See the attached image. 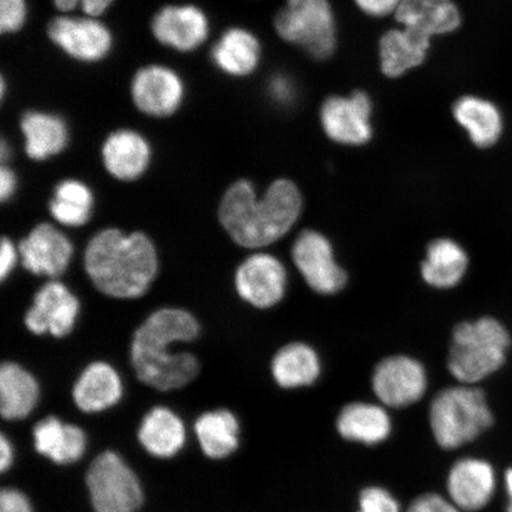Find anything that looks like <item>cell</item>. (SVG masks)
Listing matches in <instances>:
<instances>
[{
  "mask_svg": "<svg viewBox=\"0 0 512 512\" xmlns=\"http://www.w3.org/2000/svg\"><path fill=\"white\" fill-rule=\"evenodd\" d=\"M10 157V150L8 144H6L5 140L2 142V147H0V158H2V162L6 163V160Z\"/></svg>",
  "mask_w": 512,
  "mask_h": 512,
  "instance_id": "44",
  "label": "cell"
},
{
  "mask_svg": "<svg viewBox=\"0 0 512 512\" xmlns=\"http://www.w3.org/2000/svg\"><path fill=\"white\" fill-rule=\"evenodd\" d=\"M18 252L10 239L3 238L2 245H0V279L3 281L14 271L17 265Z\"/></svg>",
  "mask_w": 512,
  "mask_h": 512,
  "instance_id": "39",
  "label": "cell"
},
{
  "mask_svg": "<svg viewBox=\"0 0 512 512\" xmlns=\"http://www.w3.org/2000/svg\"><path fill=\"white\" fill-rule=\"evenodd\" d=\"M17 189V177L9 166H2L0 169V198L3 202L9 201Z\"/></svg>",
  "mask_w": 512,
  "mask_h": 512,
  "instance_id": "41",
  "label": "cell"
},
{
  "mask_svg": "<svg viewBox=\"0 0 512 512\" xmlns=\"http://www.w3.org/2000/svg\"><path fill=\"white\" fill-rule=\"evenodd\" d=\"M27 19L25 0H0V31L14 34L22 29Z\"/></svg>",
  "mask_w": 512,
  "mask_h": 512,
  "instance_id": "34",
  "label": "cell"
},
{
  "mask_svg": "<svg viewBox=\"0 0 512 512\" xmlns=\"http://www.w3.org/2000/svg\"><path fill=\"white\" fill-rule=\"evenodd\" d=\"M431 38L409 29L390 30L380 41L381 68L388 78H399L426 60Z\"/></svg>",
  "mask_w": 512,
  "mask_h": 512,
  "instance_id": "25",
  "label": "cell"
},
{
  "mask_svg": "<svg viewBox=\"0 0 512 512\" xmlns=\"http://www.w3.org/2000/svg\"><path fill=\"white\" fill-rule=\"evenodd\" d=\"M287 273L275 256L258 253L249 256L235 274L239 296L256 309H270L284 298Z\"/></svg>",
  "mask_w": 512,
  "mask_h": 512,
  "instance_id": "12",
  "label": "cell"
},
{
  "mask_svg": "<svg viewBox=\"0 0 512 512\" xmlns=\"http://www.w3.org/2000/svg\"><path fill=\"white\" fill-rule=\"evenodd\" d=\"M511 338L497 319L464 322L453 331L448 369L463 384H475L495 374L507 361Z\"/></svg>",
  "mask_w": 512,
  "mask_h": 512,
  "instance_id": "4",
  "label": "cell"
},
{
  "mask_svg": "<svg viewBox=\"0 0 512 512\" xmlns=\"http://www.w3.org/2000/svg\"><path fill=\"white\" fill-rule=\"evenodd\" d=\"M453 115L479 149H489L502 137L503 115L494 102L475 95H465L454 104Z\"/></svg>",
  "mask_w": 512,
  "mask_h": 512,
  "instance_id": "22",
  "label": "cell"
},
{
  "mask_svg": "<svg viewBox=\"0 0 512 512\" xmlns=\"http://www.w3.org/2000/svg\"><path fill=\"white\" fill-rule=\"evenodd\" d=\"M467 266L469 258L462 246L450 239H438L427 247L421 274L428 285L447 290L463 280Z\"/></svg>",
  "mask_w": 512,
  "mask_h": 512,
  "instance_id": "29",
  "label": "cell"
},
{
  "mask_svg": "<svg viewBox=\"0 0 512 512\" xmlns=\"http://www.w3.org/2000/svg\"><path fill=\"white\" fill-rule=\"evenodd\" d=\"M302 209V194L288 179L273 182L262 197L256 196L251 182L241 179L223 195L219 217L224 230L239 246L261 248L290 232Z\"/></svg>",
  "mask_w": 512,
  "mask_h": 512,
  "instance_id": "2",
  "label": "cell"
},
{
  "mask_svg": "<svg viewBox=\"0 0 512 512\" xmlns=\"http://www.w3.org/2000/svg\"><path fill=\"white\" fill-rule=\"evenodd\" d=\"M373 105L369 96L361 91L349 98L331 96L320 110L323 130L338 144L360 146L367 144L373 136L371 128Z\"/></svg>",
  "mask_w": 512,
  "mask_h": 512,
  "instance_id": "11",
  "label": "cell"
},
{
  "mask_svg": "<svg viewBox=\"0 0 512 512\" xmlns=\"http://www.w3.org/2000/svg\"><path fill=\"white\" fill-rule=\"evenodd\" d=\"M505 489L508 495L507 512H512V467L505 472Z\"/></svg>",
  "mask_w": 512,
  "mask_h": 512,
  "instance_id": "43",
  "label": "cell"
},
{
  "mask_svg": "<svg viewBox=\"0 0 512 512\" xmlns=\"http://www.w3.org/2000/svg\"><path fill=\"white\" fill-rule=\"evenodd\" d=\"M358 512H400V504L388 490L369 486L361 492Z\"/></svg>",
  "mask_w": 512,
  "mask_h": 512,
  "instance_id": "33",
  "label": "cell"
},
{
  "mask_svg": "<svg viewBox=\"0 0 512 512\" xmlns=\"http://www.w3.org/2000/svg\"><path fill=\"white\" fill-rule=\"evenodd\" d=\"M14 462V448L5 434L0 435V471L6 472Z\"/></svg>",
  "mask_w": 512,
  "mask_h": 512,
  "instance_id": "42",
  "label": "cell"
},
{
  "mask_svg": "<svg viewBox=\"0 0 512 512\" xmlns=\"http://www.w3.org/2000/svg\"><path fill=\"white\" fill-rule=\"evenodd\" d=\"M274 24L284 41L303 48L313 59L334 54L336 23L328 0H287Z\"/></svg>",
  "mask_w": 512,
  "mask_h": 512,
  "instance_id": "6",
  "label": "cell"
},
{
  "mask_svg": "<svg viewBox=\"0 0 512 512\" xmlns=\"http://www.w3.org/2000/svg\"><path fill=\"white\" fill-rule=\"evenodd\" d=\"M54 3L57 9L64 12L72 11L80 5L85 14L98 17L110 8L113 0H54Z\"/></svg>",
  "mask_w": 512,
  "mask_h": 512,
  "instance_id": "36",
  "label": "cell"
},
{
  "mask_svg": "<svg viewBox=\"0 0 512 512\" xmlns=\"http://www.w3.org/2000/svg\"><path fill=\"white\" fill-rule=\"evenodd\" d=\"M48 35L64 53L82 62L104 59L112 49V34L91 18L57 17L49 23Z\"/></svg>",
  "mask_w": 512,
  "mask_h": 512,
  "instance_id": "13",
  "label": "cell"
},
{
  "mask_svg": "<svg viewBox=\"0 0 512 512\" xmlns=\"http://www.w3.org/2000/svg\"><path fill=\"white\" fill-rule=\"evenodd\" d=\"M402 0H355L358 8L369 16L383 17L399 9Z\"/></svg>",
  "mask_w": 512,
  "mask_h": 512,
  "instance_id": "38",
  "label": "cell"
},
{
  "mask_svg": "<svg viewBox=\"0 0 512 512\" xmlns=\"http://www.w3.org/2000/svg\"><path fill=\"white\" fill-rule=\"evenodd\" d=\"M86 484L95 512H136L142 507V485L117 453L99 454L89 466Z\"/></svg>",
  "mask_w": 512,
  "mask_h": 512,
  "instance_id": "7",
  "label": "cell"
},
{
  "mask_svg": "<svg viewBox=\"0 0 512 512\" xmlns=\"http://www.w3.org/2000/svg\"><path fill=\"white\" fill-rule=\"evenodd\" d=\"M261 47L252 32L245 29H229L211 50V60L223 73L247 76L259 66Z\"/></svg>",
  "mask_w": 512,
  "mask_h": 512,
  "instance_id": "28",
  "label": "cell"
},
{
  "mask_svg": "<svg viewBox=\"0 0 512 512\" xmlns=\"http://www.w3.org/2000/svg\"><path fill=\"white\" fill-rule=\"evenodd\" d=\"M430 424L439 446L456 450L488 431L494 424V414L482 390L464 384L434 396Z\"/></svg>",
  "mask_w": 512,
  "mask_h": 512,
  "instance_id": "5",
  "label": "cell"
},
{
  "mask_svg": "<svg viewBox=\"0 0 512 512\" xmlns=\"http://www.w3.org/2000/svg\"><path fill=\"white\" fill-rule=\"evenodd\" d=\"M201 326L192 313L177 307L157 310L139 326L131 344V361L139 381L169 392L187 386L200 373L190 352H175L172 345L200 336Z\"/></svg>",
  "mask_w": 512,
  "mask_h": 512,
  "instance_id": "1",
  "label": "cell"
},
{
  "mask_svg": "<svg viewBox=\"0 0 512 512\" xmlns=\"http://www.w3.org/2000/svg\"><path fill=\"white\" fill-rule=\"evenodd\" d=\"M21 128L25 139V153L37 162L59 155L69 142L68 126L56 114L27 112L22 117Z\"/></svg>",
  "mask_w": 512,
  "mask_h": 512,
  "instance_id": "24",
  "label": "cell"
},
{
  "mask_svg": "<svg viewBox=\"0 0 512 512\" xmlns=\"http://www.w3.org/2000/svg\"><path fill=\"white\" fill-rule=\"evenodd\" d=\"M79 313L78 297L66 285L53 280L35 294L24 324L31 334L62 338L74 330Z\"/></svg>",
  "mask_w": 512,
  "mask_h": 512,
  "instance_id": "10",
  "label": "cell"
},
{
  "mask_svg": "<svg viewBox=\"0 0 512 512\" xmlns=\"http://www.w3.org/2000/svg\"><path fill=\"white\" fill-rule=\"evenodd\" d=\"M101 152L108 174L119 181H136L145 174L151 162V146L136 131L113 132Z\"/></svg>",
  "mask_w": 512,
  "mask_h": 512,
  "instance_id": "18",
  "label": "cell"
},
{
  "mask_svg": "<svg viewBox=\"0 0 512 512\" xmlns=\"http://www.w3.org/2000/svg\"><path fill=\"white\" fill-rule=\"evenodd\" d=\"M272 375L281 388L311 386L318 380L322 364L315 349L305 343H291L277 352L272 361Z\"/></svg>",
  "mask_w": 512,
  "mask_h": 512,
  "instance_id": "30",
  "label": "cell"
},
{
  "mask_svg": "<svg viewBox=\"0 0 512 512\" xmlns=\"http://www.w3.org/2000/svg\"><path fill=\"white\" fill-rule=\"evenodd\" d=\"M403 27L426 37L450 34L462 23L452 0H402L395 12Z\"/></svg>",
  "mask_w": 512,
  "mask_h": 512,
  "instance_id": "20",
  "label": "cell"
},
{
  "mask_svg": "<svg viewBox=\"0 0 512 512\" xmlns=\"http://www.w3.org/2000/svg\"><path fill=\"white\" fill-rule=\"evenodd\" d=\"M336 426L342 438L369 446L383 443L393 430L386 409L367 402L345 406L338 415Z\"/></svg>",
  "mask_w": 512,
  "mask_h": 512,
  "instance_id": "21",
  "label": "cell"
},
{
  "mask_svg": "<svg viewBox=\"0 0 512 512\" xmlns=\"http://www.w3.org/2000/svg\"><path fill=\"white\" fill-rule=\"evenodd\" d=\"M34 445L42 456L56 464L67 465L83 457L87 439L80 427L62 424L55 416H49L35 426Z\"/></svg>",
  "mask_w": 512,
  "mask_h": 512,
  "instance_id": "23",
  "label": "cell"
},
{
  "mask_svg": "<svg viewBox=\"0 0 512 512\" xmlns=\"http://www.w3.org/2000/svg\"><path fill=\"white\" fill-rule=\"evenodd\" d=\"M184 85L170 68L149 66L140 69L132 82L134 104L150 117L165 118L182 104Z\"/></svg>",
  "mask_w": 512,
  "mask_h": 512,
  "instance_id": "15",
  "label": "cell"
},
{
  "mask_svg": "<svg viewBox=\"0 0 512 512\" xmlns=\"http://www.w3.org/2000/svg\"><path fill=\"white\" fill-rule=\"evenodd\" d=\"M270 92L275 101L287 104L293 99L294 87L284 76H275L270 85Z\"/></svg>",
  "mask_w": 512,
  "mask_h": 512,
  "instance_id": "40",
  "label": "cell"
},
{
  "mask_svg": "<svg viewBox=\"0 0 512 512\" xmlns=\"http://www.w3.org/2000/svg\"><path fill=\"white\" fill-rule=\"evenodd\" d=\"M22 265L35 275L60 277L72 261L73 243L53 224L41 223L19 243Z\"/></svg>",
  "mask_w": 512,
  "mask_h": 512,
  "instance_id": "14",
  "label": "cell"
},
{
  "mask_svg": "<svg viewBox=\"0 0 512 512\" xmlns=\"http://www.w3.org/2000/svg\"><path fill=\"white\" fill-rule=\"evenodd\" d=\"M40 386L19 364L5 362L0 368V413L5 420H22L34 411Z\"/></svg>",
  "mask_w": 512,
  "mask_h": 512,
  "instance_id": "26",
  "label": "cell"
},
{
  "mask_svg": "<svg viewBox=\"0 0 512 512\" xmlns=\"http://www.w3.org/2000/svg\"><path fill=\"white\" fill-rule=\"evenodd\" d=\"M158 267L156 246L142 232L104 229L86 247L88 278L101 293L115 299L143 297L155 281Z\"/></svg>",
  "mask_w": 512,
  "mask_h": 512,
  "instance_id": "3",
  "label": "cell"
},
{
  "mask_svg": "<svg viewBox=\"0 0 512 512\" xmlns=\"http://www.w3.org/2000/svg\"><path fill=\"white\" fill-rule=\"evenodd\" d=\"M0 512H32L29 498L16 489L0 492Z\"/></svg>",
  "mask_w": 512,
  "mask_h": 512,
  "instance_id": "37",
  "label": "cell"
},
{
  "mask_svg": "<svg viewBox=\"0 0 512 512\" xmlns=\"http://www.w3.org/2000/svg\"><path fill=\"white\" fill-rule=\"evenodd\" d=\"M140 444L153 457L171 458L185 443L183 421L166 407H156L145 415L138 432Z\"/></svg>",
  "mask_w": 512,
  "mask_h": 512,
  "instance_id": "27",
  "label": "cell"
},
{
  "mask_svg": "<svg viewBox=\"0 0 512 512\" xmlns=\"http://www.w3.org/2000/svg\"><path fill=\"white\" fill-rule=\"evenodd\" d=\"M496 486L494 466L480 458L458 460L447 477L448 496L462 511L484 509L494 497Z\"/></svg>",
  "mask_w": 512,
  "mask_h": 512,
  "instance_id": "16",
  "label": "cell"
},
{
  "mask_svg": "<svg viewBox=\"0 0 512 512\" xmlns=\"http://www.w3.org/2000/svg\"><path fill=\"white\" fill-rule=\"evenodd\" d=\"M292 258L307 285L319 294H336L347 284V273L337 264L330 241L315 230L298 236Z\"/></svg>",
  "mask_w": 512,
  "mask_h": 512,
  "instance_id": "8",
  "label": "cell"
},
{
  "mask_svg": "<svg viewBox=\"0 0 512 512\" xmlns=\"http://www.w3.org/2000/svg\"><path fill=\"white\" fill-rule=\"evenodd\" d=\"M195 432L203 453L210 459H224L238 450L239 421L227 409L202 414L196 421Z\"/></svg>",
  "mask_w": 512,
  "mask_h": 512,
  "instance_id": "31",
  "label": "cell"
},
{
  "mask_svg": "<svg viewBox=\"0 0 512 512\" xmlns=\"http://www.w3.org/2000/svg\"><path fill=\"white\" fill-rule=\"evenodd\" d=\"M94 195L88 185L78 179H64L56 185L49 203L51 216L62 226L78 228L91 220Z\"/></svg>",
  "mask_w": 512,
  "mask_h": 512,
  "instance_id": "32",
  "label": "cell"
},
{
  "mask_svg": "<svg viewBox=\"0 0 512 512\" xmlns=\"http://www.w3.org/2000/svg\"><path fill=\"white\" fill-rule=\"evenodd\" d=\"M152 32L163 46L188 53L207 40L209 22L196 6L170 5L153 18Z\"/></svg>",
  "mask_w": 512,
  "mask_h": 512,
  "instance_id": "17",
  "label": "cell"
},
{
  "mask_svg": "<svg viewBox=\"0 0 512 512\" xmlns=\"http://www.w3.org/2000/svg\"><path fill=\"white\" fill-rule=\"evenodd\" d=\"M123 396V382L118 371L106 362H94L82 371L73 388V399L80 411H106Z\"/></svg>",
  "mask_w": 512,
  "mask_h": 512,
  "instance_id": "19",
  "label": "cell"
},
{
  "mask_svg": "<svg viewBox=\"0 0 512 512\" xmlns=\"http://www.w3.org/2000/svg\"><path fill=\"white\" fill-rule=\"evenodd\" d=\"M407 512H462L451 499L438 494H425L415 499Z\"/></svg>",
  "mask_w": 512,
  "mask_h": 512,
  "instance_id": "35",
  "label": "cell"
},
{
  "mask_svg": "<svg viewBox=\"0 0 512 512\" xmlns=\"http://www.w3.org/2000/svg\"><path fill=\"white\" fill-rule=\"evenodd\" d=\"M371 384L383 406L405 408L424 398L428 381L419 361L408 356H392L377 364Z\"/></svg>",
  "mask_w": 512,
  "mask_h": 512,
  "instance_id": "9",
  "label": "cell"
}]
</instances>
